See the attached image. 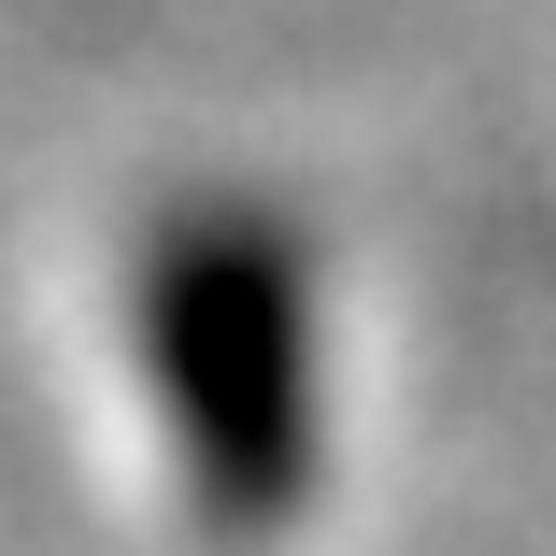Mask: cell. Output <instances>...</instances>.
Wrapping results in <instances>:
<instances>
[{
	"instance_id": "6da1fadb",
	"label": "cell",
	"mask_w": 556,
	"mask_h": 556,
	"mask_svg": "<svg viewBox=\"0 0 556 556\" xmlns=\"http://www.w3.org/2000/svg\"><path fill=\"white\" fill-rule=\"evenodd\" d=\"M143 371L157 414L186 442L200 514L271 528L314 485V314H300V257L257 214H186L143 257Z\"/></svg>"
}]
</instances>
